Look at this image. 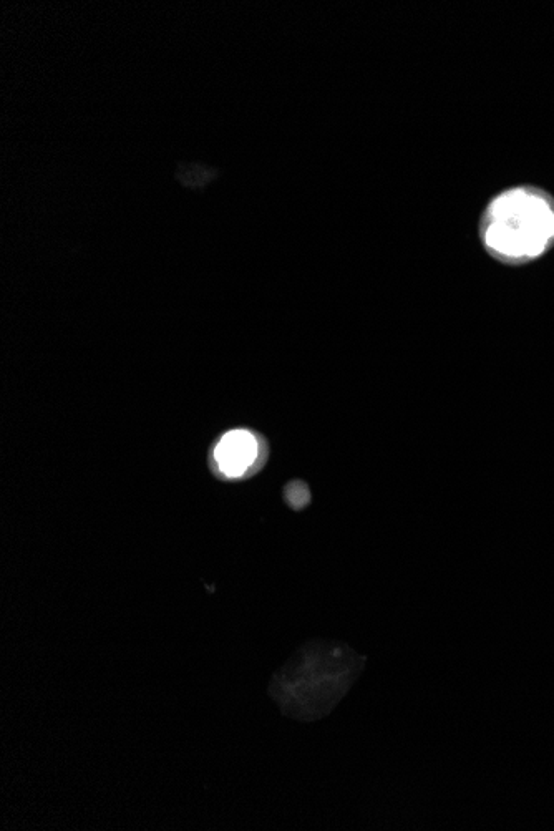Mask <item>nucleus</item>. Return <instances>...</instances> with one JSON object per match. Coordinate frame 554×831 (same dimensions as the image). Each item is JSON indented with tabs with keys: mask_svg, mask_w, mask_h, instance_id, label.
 <instances>
[{
	"mask_svg": "<svg viewBox=\"0 0 554 831\" xmlns=\"http://www.w3.org/2000/svg\"><path fill=\"white\" fill-rule=\"evenodd\" d=\"M364 666L346 646L316 642L302 647L274 677L271 694L294 719L324 717L344 697Z\"/></svg>",
	"mask_w": 554,
	"mask_h": 831,
	"instance_id": "1",
	"label": "nucleus"
},
{
	"mask_svg": "<svg viewBox=\"0 0 554 831\" xmlns=\"http://www.w3.org/2000/svg\"><path fill=\"white\" fill-rule=\"evenodd\" d=\"M214 457L226 477H241L258 467L261 440L248 430H233L218 443Z\"/></svg>",
	"mask_w": 554,
	"mask_h": 831,
	"instance_id": "3",
	"label": "nucleus"
},
{
	"mask_svg": "<svg viewBox=\"0 0 554 831\" xmlns=\"http://www.w3.org/2000/svg\"><path fill=\"white\" fill-rule=\"evenodd\" d=\"M284 496H286V501L289 505L294 508V510H301L304 506L309 503L311 500V493H309V488H307L306 483L304 482H292L286 486V490H284Z\"/></svg>",
	"mask_w": 554,
	"mask_h": 831,
	"instance_id": "4",
	"label": "nucleus"
},
{
	"mask_svg": "<svg viewBox=\"0 0 554 831\" xmlns=\"http://www.w3.org/2000/svg\"><path fill=\"white\" fill-rule=\"evenodd\" d=\"M480 238L500 263L520 266L543 258L554 246L553 196L535 186L503 191L486 206Z\"/></svg>",
	"mask_w": 554,
	"mask_h": 831,
	"instance_id": "2",
	"label": "nucleus"
}]
</instances>
